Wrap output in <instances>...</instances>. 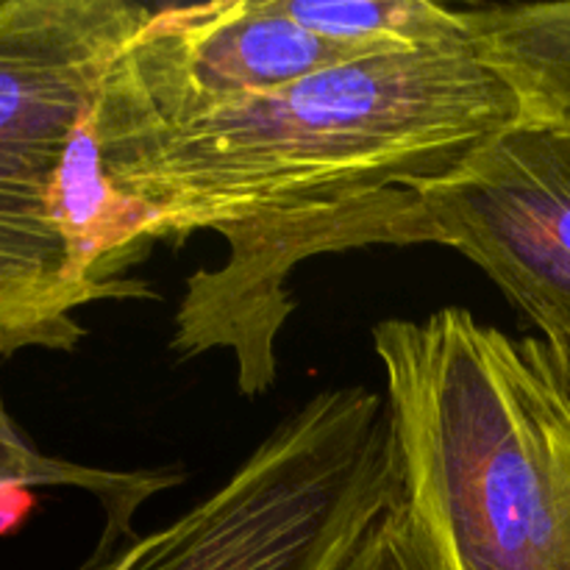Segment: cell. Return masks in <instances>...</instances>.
Returning <instances> with one entry per match:
<instances>
[{"mask_svg": "<svg viewBox=\"0 0 570 570\" xmlns=\"http://www.w3.org/2000/svg\"><path fill=\"white\" fill-rule=\"evenodd\" d=\"M518 122L515 92L465 33L326 67L184 126L95 139V150L139 243L195 232L228 243L223 267L187 278L170 351H228L254 399L276 382L295 267L365 245H438L417 189Z\"/></svg>", "mask_w": 570, "mask_h": 570, "instance_id": "obj_1", "label": "cell"}, {"mask_svg": "<svg viewBox=\"0 0 570 570\" xmlns=\"http://www.w3.org/2000/svg\"><path fill=\"white\" fill-rule=\"evenodd\" d=\"M404 504L443 570H570V399L543 340L462 306L373 328Z\"/></svg>", "mask_w": 570, "mask_h": 570, "instance_id": "obj_2", "label": "cell"}, {"mask_svg": "<svg viewBox=\"0 0 570 570\" xmlns=\"http://www.w3.org/2000/svg\"><path fill=\"white\" fill-rule=\"evenodd\" d=\"M154 6L0 0V360L72 351L95 304L56 223L72 131Z\"/></svg>", "mask_w": 570, "mask_h": 570, "instance_id": "obj_3", "label": "cell"}, {"mask_svg": "<svg viewBox=\"0 0 570 570\" xmlns=\"http://www.w3.org/2000/svg\"><path fill=\"white\" fill-rule=\"evenodd\" d=\"M404 501L387 395L334 387L289 412L217 490L120 570H337Z\"/></svg>", "mask_w": 570, "mask_h": 570, "instance_id": "obj_4", "label": "cell"}, {"mask_svg": "<svg viewBox=\"0 0 570 570\" xmlns=\"http://www.w3.org/2000/svg\"><path fill=\"white\" fill-rule=\"evenodd\" d=\"M367 59L295 22L282 0L154 6L92 104L98 142L184 126L248 95Z\"/></svg>", "mask_w": 570, "mask_h": 570, "instance_id": "obj_5", "label": "cell"}, {"mask_svg": "<svg viewBox=\"0 0 570 570\" xmlns=\"http://www.w3.org/2000/svg\"><path fill=\"white\" fill-rule=\"evenodd\" d=\"M417 195L434 243L488 273L538 332L570 326V137L518 122Z\"/></svg>", "mask_w": 570, "mask_h": 570, "instance_id": "obj_6", "label": "cell"}, {"mask_svg": "<svg viewBox=\"0 0 570 570\" xmlns=\"http://www.w3.org/2000/svg\"><path fill=\"white\" fill-rule=\"evenodd\" d=\"M460 11L482 59L515 92L523 126L570 137V0Z\"/></svg>", "mask_w": 570, "mask_h": 570, "instance_id": "obj_7", "label": "cell"}, {"mask_svg": "<svg viewBox=\"0 0 570 570\" xmlns=\"http://www.w3.org/2000/svg\"><path fill=\"white\" fill-rule=\"evenodd\" d=\"M181 482L173 468L154 471H100L42 454L11 421L0 395V490L76 488L95 495L104 507L106 532L134 538V515L150 495Z\"/></svg>", "mask_w": 570, "mask_h": 570, "instance_id": "obj_8", "label": "cell"}, {"mask_svg": "<svg viewBox=\"0 0 570 570\" xmlns=\"http://www.w3.org/2000/svg\"><path fill=\"white\" fill-rule=\"evenodd\" d=\"M284 11L362 56L393 53L465 37L460 9L429 0H282Z\"/></svg>", "mask_w": 570, "mask_h": 570, "instance_id": "obj_9", "label": "cell"}, {"mask_svg": "<svg viewBox=\"0 0 570 570\" xmlns=\"http://www.w3.org/2000/svg\"><path fill=\"white\" fill-rule=\"evenodd\" d=\"M337 570H443L406 504H395L356 540Z\"/></svg>", "mask_w": 570, "mask_h": 570, "instance_id": "obj_10", "label": "cell"}, {"mask_svg": "<svg viewBox=\"0 0 570 570\" xmlns=\"http://www.w3.org/2000/svg\"><path fill=\"white\" fill-rule=\"evenodd\" d=\"M137 540L139 534H134V538H120V534L104 532L92 554H89L76 570H120L128 560H131Z\"/></svg>", "mask_w": 570, "mask_h": 570, "instance_id": "obj_11", "label": "cell"}, {"mask_svg": "<svg viewBox=\"0 0 570 570\" xmlns=\"http://www.w3.org/2000/svg\"><path fill=\"white\" fill-rule=\"evenodd\" d=\"M540 340H543L546 360H549L557 382L562 384V390H566V395L570 399V326L543 328Z\"/></svg>", "mask_w": 570, "mask_h": 570, "instance_id": "obj_12", "label": "cell"}]
</instances>
